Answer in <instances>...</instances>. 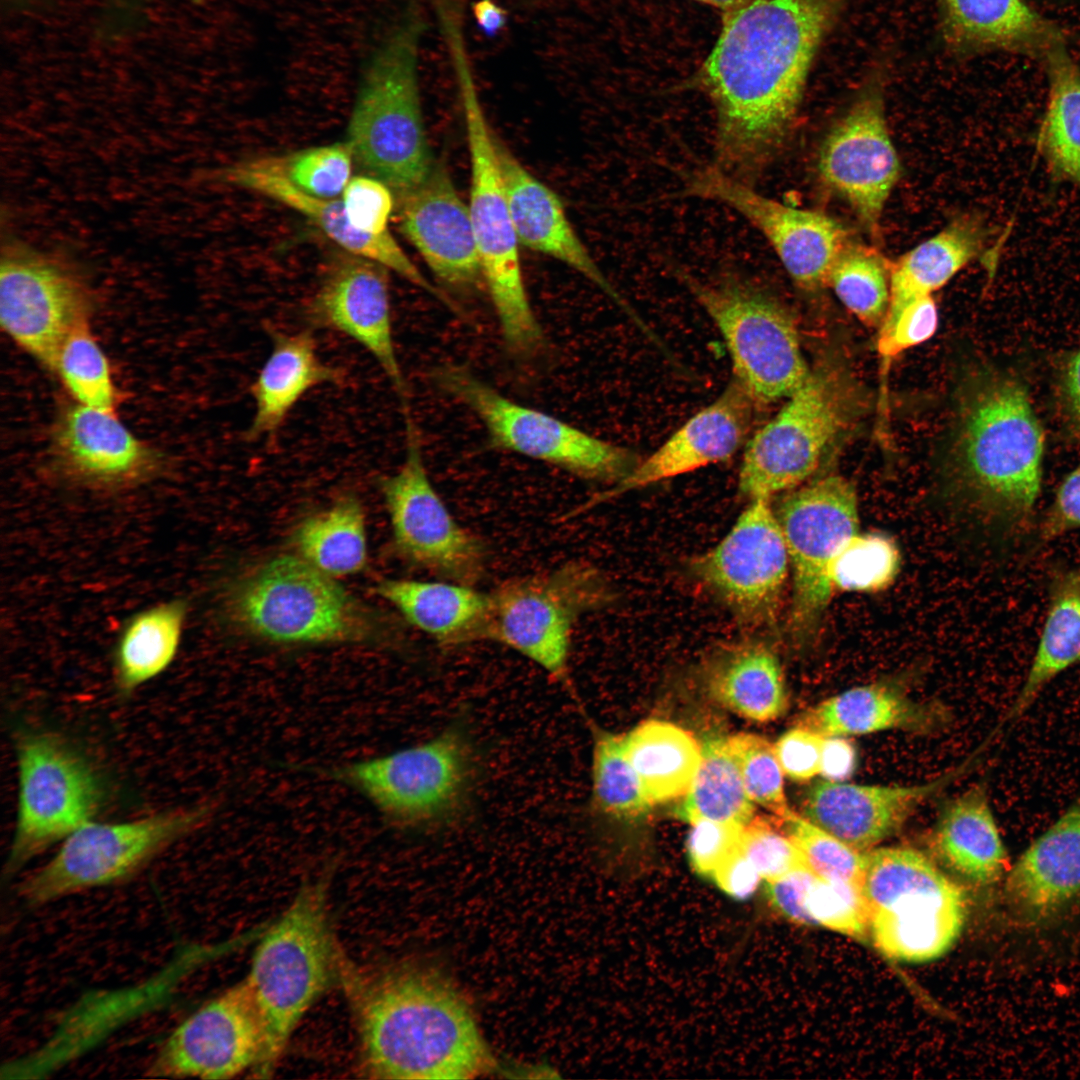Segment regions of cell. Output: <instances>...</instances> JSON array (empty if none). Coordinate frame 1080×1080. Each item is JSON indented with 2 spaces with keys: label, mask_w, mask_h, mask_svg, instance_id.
<instances>
[{
  "label": "cell",
  "mask_w": 1080,
  "mask_h": 1080,
  "mask_svg": "<svg viewBox=\"0 0 1080 1080\" xmlns=\"http://www.w3.org/2000/svg\"><path fill=\"white\" fill-rule=\"evenodd\" d=\"M847 1L748 0L727 12L700 71L716 114V168L744 182L772 158Z\"/></svg>",
  "instance_id": "1"
},
{
  "label": "cell",
  "mask_w": 1080,
  "mask_h": 1080,
  "mask_svg": "<svg viewBox=\"0 0 1080 1080\" xmlns=\"http://www.w3.org/2000/svg\"><path fill=\"white\" fill-rule=\"evenodd\" d=\"M361 1071L376 1079H467L493 1060L468 1002L439 971L416 964L364 970L343 957Z\"/></svg>",
  "instance_id": "2"
},
{
  "label": "cell",
  "mask_w": 1080,
  "mask_h": 1080,
  "mask_svg": "<svg viewBox=\"0 0 1080 1080\" xmlns=\"http://www.w3.org/2000/svg\"><path fill=\"white\" fill-rule=\"evenodd\" d=\"M1044 437L1025 386L981 374L960 402L949 467L954 485L982 517L1007 530L1031 523L1042 482Z\"/></svg>",
  "instance_id": "3"
},
{
  "label": "cell",
  "mask_w": 1080,
  "mask_h": 1080,
  "mask_svg": "<svg viewBox=\"0 0 1080 1080\" xmlns=\"http://www.w3.org/2000/svg\"><path fill=\"white\" fill-rule=\"evenodd\" d=\"M425 28L421 7L409 3L368 56L347 126L345 142L354 162L385 183L396 201L417 188L436 162L418 77Z\"/></svg>",
  "instance_id": "4"
},
{
  "label": "cell",
  "mask_w": 1080,
  "mask_h": 1080,
  "mask_svg": "<svg viewBox=\"0 0 1080 1080\" xmlns=\"http://www.w3.org/2000/svg\"><path fill=\"white\" fill-rule=\"evenodd\" d=\"M328 872L303 884L256 946L245 981L265 1036L257 1078L272 1075L301 1019L339 981L344 953L329 919Z\"/></svg>",
  "instance_id": "5"
},
{
  "label": "cell",
  "mask_w": 1080,
  "mask_h": 1080,
  "mask_svg": "<svg viewBox=\"0 0 1080 1080\" xmlns=\"http://www.w3.org/2000/svg\"><path fill=\"white\" fill-rule=\"evenodd\" d=\"M364 796L390 827L431 831L458 822L468 811L481 762L464 722L433 738L391 753L333 766H296Z\"/></svg>",
  "instance_id": "6"
},
{
  "label": "cell",
  "mask_w": 1080,
  "mask_h": 1080,
  "mask_svg": "<svg viewBox=\"0 0 1080 1080\" xmlns=\"http://www.w3.org/2000/svg\"><path fill=\"white\" fill-rule=\"evenodd\" d=\"M226 619L278 644L380 642L387 624L334 577L299 555H279L238 576L222 597Z\"/></svg>",
  "instance_id": "7"
},
{
  "label": "cell",
  "mask_w": 1080,
  "mask_h": 1080,
  "mask_svg": "<svg viewBox=\"0 0 1080 1080\" xmlns=\"http://www.w3.org/2000/svg\"><path fill=\"white\" fill-rule=\"evenodd\" d=\"M464 115L470 161L468 207L484 284L507 349L518 357L538 354L545 337L526 292L519 241L512 223L491 130L480 101L469 53L450 56Z\"/></svg>",
  "instance_id": "8"
},
{
  "label": "cell",
  "mask_w": 1080,
  "mask_h": 1080,
  "mask_svg": "<svg viewBox=\"0 0 1080 1080\" xmlns=\"http://www.w3.org/2000/svg\"><path fill=\"white\" fill-rule=\"evenodd\" d=\"M861 891L869 911V931L884 955L925 962L946 953L966 919L961 887L927 857L906 847L866 852Z\"/></svg>",
  "instance_id": "9"
},
{
  "label": "cell",
  "mask_w": 1080,
  "mask_h": 1080,
  "mask_svg": "<svg viewBox=\"0 0 1080 1080\" xmlns=\"http://www.w3.org/2000/svg\"><path fill=\"white\" fill-rule=\"evenodd\" d=\"M488 595L485 640L516 651L567 689L576 623L614 599L601 571L578 560L509 578Z\"/></svg>",
  "instance_id": "10"
},
{
  "label": "cell",
  "mask_w": 1080,
  "mask_h": 1080,
  "mask_svg": "<svg viewBox=\"0 0 1080 1080\" xmlns=\"http://www.w3.org/2000/svg\"><path fill=\"white\" fill-rule=\"evenodd\" d=\"M213 810V804L204 803L125 822L88 821L63 840L46 864L20 883L18 894L28 905L42 906L128 880L176 841L203 826Z\"/></svg>",
  "instance_id": "11"
},
{
  "label": "cell",
  "mask_w": 1080,
  "mask_h": 1080,
  "mask_svg": "<svg viewBox=\"0 0 1080 1080\" xmlns=\"http://www.w3.org/2000/svg\"><path fill=\"white\" fill-rule=\"evenodd\" d=\"M434 383L483 423L493 447L561 468L585 480L619 483L640 459L540 410L519 404L459 365L432 373Z\"/></svg>",
  "instance_id": "12"
},
{
  "label": "cell",
  "mask_w": 1080,
  "mask_h": 1080,
  "mask_svg": "<svg viewBox=\"0 0 1080 1080\" xmlns=\"http://www.w3.org/2000/svg\"><path fill=\"white\" fill-rule=\"evenodd\" d=\"M852 400L840 369L824 365L810 370L777 415L747 443L738 477L740 492L750 500H770L809 478L847 425Z\"/></svg>",
  "instance_id": "13"
},
{
  "label": "cell",
  "mask_w": 1080,
  "mask_h": 1080,
  "mask_svg": "<svg viewBox=\"0 0 1080 1080\" xmlns=\"http://www.w3.org/2000/svg\"><path fill=\"white\" fill-rule=\"evenodd\" d=\"M16 752L18 809L5 863L7 877L91 821L103 798L96 770L63 736L24 731L17 738Z\"/></svg>",
  "instance_id": "14"
},
{
  "label": "cell",
  "mask_w": 1080,
  "mask_h": 1080,
  "mask_svg": "<svg viewBox=\"0 0 1080 1080\" xmlns=\"http://www.w3.org/2000/svg\"><path fill=\"white\" fill-rule=\"evenodd\" d=\"M721 333L735 382L753 402L788 398L810 369L787 310L759 289L728 281L703 283L678 271Z\"/></svg>",
  "instance_id": "15"
},
{
  "label": "cell",
  "mask_w": 1080,
  "mask_h": 1080,
  "mask_svg": "<svg viewBox=\"0 0 1080 1080\" xmlns=\"http://www.w3.org/2000/svg\"><path fill=\"white\" fill-rule=\"evenodd\" d=\"M406 449L399 469L379 479L397 554L442 580L475 586L486 575L489 550L462 526L433 486L419 432L405 410Z\"/></svg>",
  "instance_id": "16"
},
{
  "label": "cell",
  "mask_w": 1080,
  "mask_h": 1080,
  "mask_svg": "<svg viewBox=\"0 0 1080 1080\" xmlns=\"http://www.w3.org/2000/svg\"><path fill=\"white\" fill-rule=\"evenodd\" d=\"M90 289L66 258L9 240L0 260V322L7 335L49 369L64 339L88 323Z\"/></svg>",
  "instance_id": "17"
},
{
  "label": "cell",
  "mask_w": 1080,
  "mask_h": 1080,
  "mask_svg": "<svg viewBox=\"0 0 1080 1080\" xmlns=\"http://www.w3.org/2000/svg\"><path fill=\"white\" fill-rule=\"evenodd\" d=\"M778 519L793 573L789 626L797 639L805 640L816 629L832 595L829 566L842 545L858 532L855 489L842 476L823 477L790 494Z\"/></svg>",
  "instance_id": "18"
},
{
  "label": "cell",
  "mask_w": 1080,
  "mask_h": 1080,
  "mask_svg": "<svg viewBox=\"0 0 1080 1080\" xmlns=\"http://www.w3.org/2000/svg\"><path fill=\"white\" fill-rule=\"evenodd\" d=\"M789 565L779 519L769 499L758 498L690 570L740 621L761 626L775 617Z\"/></svg>",
  "instance_id": "19"
},
{
  "label": "cell",
  "mask_w": 1080,
  "mask_h": 1080,
  "mask_svg": "<svg viewBox=\"0 0 1080 1080\" xmlns=\"http://www.w3.org/2000/svg\"><path fill=\"white\" fill-rule=\"evenodd\" d=\"M264 1046L262 1021L243 979L183 1020L163 1041L146 1074L231 1079L254 1072Z\"/></svg>",
  "instance_id": "20"
},
{
  "label": "cell",
  "mask_w": 1080,
  "mask_h": 1080,
  "mask_svg": "<svg viewBox=\"0 0 1080 1080\" xmlns=\"http://www.w3.org/2000/svg\"><path fill=\"white\" fill-rule=\"evenodd\" d=\"M685 193L727 205L767 239L791 279L816 290L849 243L848 231L823 213L782 204L715 166L696 172Z\"/></svg>",
  "instance_id": "21"
},
{
  "label": "cell",
  "mask_w": 1080,
  "mask_h": 1080,
  "mask_svg": "<svg viewBox=\"0 0 1080 1080\" xmlns=\"http://www.w3.org/2000/svg\"><path fill=\"white\" fill-rule=\"evenodd\" d=\"M900 170L880 89L868 87L826 135L818 155L819 174L873 228Z\"/></svg>",
  "instance_id": "22"
},
{
  "label": "cell",
  "mask_w": 1080,
  "mask_h": 1080,
  "mask_svg": "<svg viewBox=\"0 0 1080 1080\" xmlns=\"http://www.w3.org/2000/svg\"><path fill=\"white\" fill-rule=\"evenodd\" d=\"M388 271L345 252L326 269L306 316L313 325L340 332L363 346L405 402L408 388L394 345Z\"/></svg>",
  "instance_id": "23"
},
{
  "label": "cell",
  "mask_w": 1080,
  "mask_h": 1080,
  "mask_svg": "<svg viewBox=\"0 0 1080 1080\" xmlns=\"http://www.w3.org/2000/svg\"><path fill=\"white\" fill-rule=\"evenodd\" d=\"M52 455L68 481L97 491H121L155 477L158 454L130 432L115 412L73 402L64 407L52 433Z\"/></svg>",
  "instance_id": "24"
},
{
  "label": "cell",
  "mask_w": 1080,
  "mask_h": 1080,
  "mask_svg": "<svg viewBox=\"0 0 1080 1080\" xmlns=\"http://www.w3.org/2000/svg\"><path fill=\"white\" fill-rule=\"evenodd\" d=\"M396 205L402 233L442 285L469 292L484 284L468 203L440 162Z\"/></svg>",
  "instance_id": "25"
},
{
  "label": "cell",
  "mask_w": 1080,
  "mask_h": 1080,
  "mask_svg": "<svg viewBox=\"0 0 1080 1080\" xmlns=\"http://www.w3.org/2000/svg\"><path fill=\"white\" fill-rule=\"evenodd\" d=\"M752 402L736 382L729 385L652 454L640 460L628 476L595 495L580 510L729 459L743 444Z\"/></svg>",
  "instance_id": "26"
},
{
  "label": "cell",
  "mask_w": 1080,
  "mask_h": 1080,
  "mask_svg": "<svg viewBox=\"0 0 1080 1080\" xmlns=\"http://www.w3.org/2000/svg\"><path fill=\"white\" fill-rule=\"evenodd\" d=\"M217 176L226 184L255 192L298 212L345 252L385 266L449 309L458 310L450 297L420 272L390 232L371 235L357 230L350 223L341 198H318L304 193L272 168L264 157L233 163L222 168Z\"/></svg>",
  "instance_id": "27"
},
{
  "label": "cell",
  "mask_w": 1080,
  "mask_h": 1080,
  "mask_svg": "<svg viewBox=\"0 0 1080 1080\" xmlns=\"http://www.w3.org/2000/svg\"><path fill=\"white\" fill-rule=\"evenodd\" d=\"M1007 904L1026 926L1047 924L1080 898V797L1010 866Z\"/></svg>",
  "instance_id": "28"
},
{
  "label": "cell",
  "mask_w": 1080,
  "mask_h": 1080,
  "mask_svg": "<svg viewBox=\"0 0 1080 1080\" xmlns=\"http://www.w3.org/2000/svg\"><path fill=\"white\" fill-rule=\"evenodd\" d=\"M495 147L520 246L552 257L580 273L648 330L593 260L556 192L534 176L496 135Z\"/></svg>",
  "instance_id": "29"
},
{
  "label": "cell",
  "mask_w": 1080,
  "mask_h": 1080,
  "mask_svg": "<svg viewBox=\"0 0 1080 1080\" xmlns=\"http://www.w3.org/2000/svg\"><path fill=\"white\" fill-rule=\"evenodd\" d=\"M953 775L915 786L820 781L804 796L803 817L852 848L866 850L896 832L912 810Z\"/></svg>",
  "instance_id": "30"
},
{
  "label": "cell",
  "mask_w": 1080,
  "mask_h": 1080,
  "mask_svg": "<svg viewBox=\"0 0 1080 1080\" xmlns=\"http://www.w3.org/2000/svg\"><path fill=\"white\" fill-rule=\"evenodd\" d=\"M267 328L272 349L250 386L255 412L246 431L248 441L274 436L309 390L344 380L340 368L320 358L311 331L287 333Z\"/></svg>",
  "instance_id": "31"
},
{
  "label": "cell",
  "mask_w": 1080,
  "mask_h": 1080,
  "mask_svg": "<svg viewBox=\"0 0 1080 1080\" xmlns=\"http://www.w3.org/2000/svg\"><path fill=\"white\" fill-rule=\"evenodd\" d=\"M944 37L959 51L1044 56L1063 43L1058 28L1025 0H938Z\"/></svg>",
  "instance_id": "32"
},
{
  "label": "cell",
  "mask_w": 1080,
  "mask_h": 1080,
  "mask_svg": "<svg viewBox=\"0 0 1080 1080\" xmlns=\"http://www.w3.org/2000/svg\"><path fill=\"white\" fill-rule=\"evenodd\" d=\"M376 593L441 648L485 640L489 595L447 580L384 579Z\"/></svg>",
  "instance_id": "33"
},
{
  "label": "cell",
  "mask_w": 1080,
  "mask_h": 1080,
  "mask_svg": "<svg viewBox=\"0 0 1080 1080\" xmlns=\"http://www.w3.org/2000/svg\"><path fill=\"white\" fill-rule=\"evenodd\" d=\"M709 694L739 716L768 722L783 715L788 695L778 658L760 641L723 645L701 663Z\"/></svg>",
  "instance_id": "34"
},
{
  "label": "cell",
  "mask_w": 1080,
  "mask_h": 1080,
  "mask_svg": "<svg viewBox=\"0 0 1080 1080\" xmlns=\"http://www.w3.org/2000/svg\"><path fill=\"white\" fill-rule=\"evenodd\" d=\"M992 230L982 217L967 214L899 258L890 267V300L886 315L911 300L931 295L971 261L987 255L996 266L1000 249H988Z\"/></svg>",
  "instance_id": "35"
},
{
  "label": "cell",
  "mask_w": 1080,
  "mask_h": 1080,
  "mask_svg": "<svg viewBox=\"0 0 1080 1080\" xmlns=\"http://www.w3.org/2000/svg\"><path fill=\"white\" fill-rule=\"evenodd\" d=\"M940 861L966 880L982 886L997 883L1010 866L984 786H974L950 802L932 836Z\"/></svg>",
  "instance_id": "36"
},
{
  "label": "cell",
  "mask_w": 1080,
  "mask_h": 1080,
  "mask_svg": "<svg viewBox=\"0 0 1080 1080\" xmlns=\"http://www.w3.org/2000/svg\"><path fill=\"white\" fill-rule=\"evenodd\" d=\"M1080 664V569L1053 572L1038 644L1017 696L991 736L1017 721L1044 688Z\"/></svg>",
  "instance_id": "37"
},
{
  "label": "cell",
  "mask_w": 1080,
  "mask_h": 1080,
  "mask_svg": "<svg viewBox=\"0 0 1080 1080\" xmlns=\"http://www.w3.org/2000/svg\"><path fill=\"white\" fill-rule=\"evenodd\" d=\"M189 605L175 598L146 607L122 626L113 650L116 689L128 696L165 672L183 637Z\"/></svg>",
  "instance_id": "38"
},
{
  "label": "cell",
  "mask_w": 1080,
  "mask_h": 1080,
  "mask_svg": "<svg viewBox=\"0 0 1080 1080\" xmlns=\"http://www.w3.org/2000/svg\"><path fill=\"white\" fill-rule=\"evenodd\" d=\"M1048 97L1035 134L1036 152L1052 182L1080 189V68L1063 43L1045 55Z\"/></svg>",
  "instance_id": "39"
},
{
  "label": "cell",
  "mask_w": 1080,
  "mask_h": 1080,
  "mask_svg": "<svg viewBox=\"0 0 1080 1080\" xmlns=\"http://www.w3.org/2000/svg\"><path fill=\"white\" fill-rule=\"evenodd\" d=\"M623 743L653 805L687 793L702 758L701 746L690 732L667 721L648 720L623 734Z\"/></svg>",
  "instance_id": "40"
},
{
  "label": "cell",
  "mask_w": 1080,
  "mask_h": 1080,
  "mask_svg": "<svg viewBox=\"0 0 1080 1080\" xmlns=\"http://www.w3.org/2000/svg\"><path fill=\"white\" fill-rule=\"evenodd\" d=\"M294 543L301 558L331 577L362 571L368 551L359 499L344 494L330 507L305 518L295 531Z\"/></svg>",
  "instance_id": "41"
},
{
  "label": "cell",
  "mask_w": 1080,
  "mask_h": 1080,
  "mask_svg": "<svg viewBox=\"0 0 1080 1080\" xmlns=\"http://www.w3.org/2000/svg\"><path fill=\"white\" fill-rule=\"evenodd\" d=\"M922 715L894 689L873 684L822 701L807 713L802 726L823 737H844L913 726Z\"/></svg>",
  "instance_id": "42"
},
{
  "label": "cell",
  "mask_w": 1080,
  "mask_h": 1080,
  "mask_svg": "<svg viewBox=\"0 0 1080 1080\" xmlns=\"http://www.w3.org/2000/svg\"><path fill=\"white\" fill-rule=\"evenodd\" d=\"M701 751L700 766L687 793L675 806L674 815L689 823L708 819L744 826L755 816V806L726 739L710 738Z\"/></svg>",
  "instance_id": "43"
},
{
  "label": "cell",
  "mask_w": 1080,
  "mask_h": 1080,
  "mask_svg": "<svg viewBox=\"0 0 1080 1080\" xmlns=\"http://www.w3.org/2000/svg\"><path fill=\"white\" fill-rule=\"evenodd\" d=\"M591 804L597 814L618 821L645 816L653 806L626 756L623 735L594 730Z\"/></svg>",
  "instance_id": "44"
},
{
  "label": "cell",
  "mask_w": 1080,
  "mask_h": 1080,
  "mask_svg": "<svg viewBox=\"0 0 1080 1080\" xmlns=\"http://www.w3.org/2000/svg\"><path fill=\"white\" fill-rule=\"evenodd\" d=\"M839 300L868 326H881L890 300V268L871 249L848 243L827 278Z\"/></svg>",
  "instance_id": "45"
},
{
  "label": "cell",
  "mask_w": 1080,
  "mask_h": 1080,
  "mask_svg": "<svg viewBox=\"0 0 1080 1080\" xmlns=\"http://www.w3.org/2000/svg\"><path fill=\"white\" fill-rule=\"evenodd\" d=\"M74 402L115 412L118 392L108 360L88 323L75 328L62 342L50 368Z\"/></svg>",
  "instance_id": "46"
},
{
  "label": "cell",
  "mask_w": 1080,
  "mask_h": 1080,
  "mask_svg": "<svg viewBox=\"0 0 1080 1080\" xmlns=\"http://www.w3.org/2000/svg\"><path fill=\"white\" fill-rule=\"evenodd\" d=\"M900 560L899 549L888 536L857 532L835 555L828 578L833 590L878 591L893 582Z\"/></svg>",
  "instance_id": "47"
},
{
  "label": "cell",
  "mask_w": 1080,
  "mask_h": 1080,
  "mask_svg": "<svg viewBox=\"0 0 1080 1080\" xmlns=\"http://www.w3.org/2000/svg\"><path fill=\"white\" fill-rule=\"evenodd\" d=\"M264 158L296 188L318 198H338L352 178L354 159L345 141Z\"/></svg>",
  "instance_id": "48"
},
{
  "label": "cell",
  "mask_w": 1080,
  "mask_h": 1080,
  "mask_svg": "<svg viewBox=\"0 0 1080 1080\" xmlns=\"http://www.w3.org/2000/svg\"><path fill=\"white\" fill-rule=\"evenodd\" d=\"M778 818L782 830L797 846L808 867L817 876L861 887L866 852L852 848L793 811L783 818Z\"/></svg>",
  "instance_id": "49"
},
{
  "label": "cell",
  "mask_w": 1080,
  "mask_h": 1080,
  "mask_svg": "<svg viewBox=\"0 0 1080 1080\" xmlns=\"http://www.w3.org/2000/svg\"><path fill=\"white\" fill-rule=\"evenodd\" d=\"M726 743L753 803L769 810L774 816L785 817L791 810L774 746L766 738L746 732L728 737Z\"/></svg>",
  "instance_id": "50"
},
{
  "label": "cell",
  "mask_w": 1080,
  "mask_h": 1080,
  "mask_svg": "<svg viewBox=\"0 0 1080 1080\" xmlns=\"http://www.w3.org/2000/svg\"><path fill=\"white\" fill-rule=\"evenodd\" d=\"M811 926L862 938L869 930V911L861 887L816 876L806 898Z\"/></svg>",
  "instance_id": "51"
},
{
  "label": "cell",
  "mask_w": 1080,
  "mask_h": 1080,
  "mask_svg": "<svg viewBox=\"0 0 1080 1080\" xmlns=\"http://www.w3.org/2000/svg\"><path fill=\"white\" fill-rule=\"evenodd\" d=\"M739 847L762 879L771 881L808 867L802 853L782 830L779 818L754 816L741 830Z\"/></svg>",
  "instance_id": "52"
},
{
  "label": "cell",
  "mask_w": 1080,
  "mask_h": 1080,
  "mask_svg": "<svg viewBox=\"0 0 1080 1080\" xmlns=\"http://www.w3.org/2000/svg\"><path fill=\"white\" fill-rule=\"evenodd\" d=\"M937 326L938 311L932 295L917 297L885 316L880 326L878 351L885 358L896 356L930 339Z\"/></svg>",
  "instance_id": "53"
},
{
  "label": "cell",
  "mask_w": 1080,
  "mask_h": 1080,
  "mask_svg": "<svg viewBox=\"0 0 1080 1080\" xmlns=\"http://www.w3.org/2000/svg\"><path fill=\"white\" fill-rule=\"evenodd\" d=\"M350 223L371 235L389 233L388 223L396 199L392 190L372 176L352 177L341 195Z\"/></svg>",
  "instance_id": "54"
},
{
  "label": "cell",
  "mask_w": 1080,
  "mask_h": 1080,
  "mask_svg": "<svg viewBox=\"0 0 1080 1080\" xmlns=\"http://www.w3.org/2000/svg\"><path fill=\"white\" fill-rule=\"evenodd\" d=\"M686 850L697 875L711 880L720 863L738 846L743 825L699 819L691 823Z\"/></svg>",
  "instance_id": "55"
},
{
  "label": "cell",
  "mask_w": 1080,
  "mask_h": 1080,
  "mask_svg": "<svg viewBox=\"0 0 1080 1080\" xmlns=\"http://www.w3.org/2000/svg\"><path fill=\"white\" fill-rule=\"evenodd\" d=\"M824 738L802 725L785 732L774 745L783 773L800 782L820 774Z\"/></svg>",
  "instance_id": "56"
},
{
  "label": "cell",
  "mask_w": 1080,
  "mask_h": 1080,
  "mask_svg": "<svg viewBox=\"0 0 1080 1080\" xmlns=\"http://www.w3.org/2000/svg\"><path fill=\"white\" fill-rule=\"evenodd\" d=\"M817 875L809 868L793 870L777 879L766 881V895L771 906L785 919L811 926L806 911V898Z\"/></svg>",
  "instance_id": "57"
},
{
  "label": "cell",
  "mask_w": 1080,
  "mask_h": 1080,
  "mask_svg": "<svg viewBox=\"0 0 1080 1080\" xmlns=\"http://www.w3.org/2000/svg\"><path fill=\"white\" fill-rule=\"evenodd\" d=\"M1077 529H1080V464L1059 484L1040 523V536L1052 540Z\"/></svg>",
  "instance_id": "58"
},
{
  "label": "cell",
  "mask_w": 1080,
  "mask_h": 1080,
  "mask_svg": "<svg viewBox=\"0 0 1080 1080\" xmlns=\"http://www.w3.org/2000/svg\"><path fill=\"white\" fill-rule=\"evenodd\" d=\"M762 877L738 846L720 863L711 880L727 896L747 900L757 890Z\"/></svg>",
  "instance_id": "59"
},
{
  "label": "cell",
  "mask_w": 1080,
  "mask_h": 1080,
  "mask_svg": "<svg viewBox=\"0 0 1080 1080\" xmlns=\"http://www.w3.org/2000/svg\"><path fill=\"white\" fill-rule=\"evenodd\" d=\"M856 768V750L843 737H825L822 747L821 770L826 780L841 781Z\"/></svg>",
  "instance_id": "60"
},
{
  "label": "cell",
  "mask_w": 1080,
  "mask_h": 1080,
  "mask_svg": "<svg viewBox=\"0 0 1080 1080\" xmlns=\"http://www.w3.org/2000/svg\"><path fill=\"white\" fill-rule=\"evenodd\" d=\"M1060 384L1065 413L1080 433V349L1064 364Z\"/></svg>",
  "instance_id": "61"
},
{
  "label": "cell",
  "mask_w": 1080,
  "mask_h": 1080,
  "mask_svg": "<svg viewBox=\"0 0 1080 1080\" xmlns=\"http://www.w3.org/2000/svg\"><path fill=\"white\" fill-rule=\"evenodd\" d=\"M474 19L487 36H495L508 22V12L494 0H477L472 6Z\"/></svg>",
  "instance_id": "62"
},
{
  "label": "cell",
  "mask_w": 1080,
  "mask_h": 1080,
  "mask_svg": "<svg viewBox=\"0 0 1080 1080\" xmlns=\"http://www.w3.org/2000/svg\"><path fill=\"white\" fill-rule=\"evenodd\" d=\"M714 7L725 9L727 12L742 5L748 0H694Z\"/></svg>",
  "instance_id": "63"
},
{
  "label": "cell",
  "mask_w": 1080,
  "mask_h": 1080,
  "mask_svg": "<svg viewBox=\"0 0 1080 1080\" xmlns=\"http://www.w3.org/2000/svg\"><path fill=\"white\" fill-rule=\"evenodd\" d=\"M951 948H952V947H951ZM951 948H950V949H951ZM950 949H949V950H950ZM949 950H948V951H949ZM948 951H947V952H948ZM947 952H946V953H947ZM946 953H944V954H946ZM944 954H943V955H944ZM943 955H942V956H943ZM885 956H886V955H885ZM942 956H940V957H942ZM887 957H888V956H887ZM940 957H938V958H940ZM889 958H890V957H889ZM938 958H935V959H938ZM890 959H893V958H890ZM935 959H932V960H935ZM893 960H897V959H893ZM932 960H930V961H932ZM897 961H901V960H897ZM901 962H905V961H901ZM925 962H929V961H925ZM905 963H924V962H905Z\"/></svg>",
  "instance_id": "64"
}]
</instances>
